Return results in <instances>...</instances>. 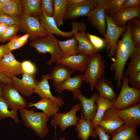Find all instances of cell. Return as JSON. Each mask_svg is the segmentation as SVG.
Instances as JSON below:
<instances>
[{"label":"cell","mask_w":140,"mask_h":140,"mask_svg":"<svg viewBox=\"0 0 140 140\" xmlns=\"http://www.w3.org/2000/svg\"><path fill=\"white\" fill-rule=\"evenodd\" d=\"M81 109V103H78L66 113H57L54 114L50 121L51 125L55 128L58 125L62 131H64L69 126H76L80 118L76 116V113Z\"/></svg>","instance_id":"obj_8"},{"label":"cell","mask_w":140,"mask_h":140,"mask_svg":"<svg viewBox=\"0 0 140 140\" xmlns=\"http://www.w3.org/2000/svg\"><path fill=\"white\" fill-rule=\"evenodd\" d=\"M10 0H0V2L3 5L9 2Z\"/></svg>","instance_id":"obj_51"},{"label":"cell","mask_w":140,"mask_h":140,"mask_svg":"<svg viewBox=\"0 0 140 140\" xmlns=\"http://www.w3.org/2000/svg\"><path fill=\"white\" fill-rule=\"evenodd\" d=\"M124 123L117 113V110L111 107L106 111L99 126L106 133L111 135Z\"/></svg>","instance_id":"obj_12"},{"label":"cell","mask_w":140,"mask_h":140,"mask_svg":"<svg viewBox=\"0 0 140 140\" xmlns=\"http://www.w3.org/2000/svg\"><path fill=\"white\" fill-rule=\"evenodd\" d=\"M12 85L22 95L28 97L34 93L35 87L38 83L35 75L22 74V78L19 79L16 76L12 78Z\"/></svg>","instance_id":"obj_14"},{"label":"cell","mask_w":140,"mask_h":140,"mask_svg":"<svg viewBox=\"0 0 140 140\" xmlns=\"http://www.w3.org/2000/svg\"><path fill=\"white\" fill-rule=\"evenodd\" d=\"M5 84L4 83L0 81V96L3 95Z\"/></svg>","instance_id":"obj_50"},{"label":"cell","mask_w":140,"mask_h":140,"mask_svg":"<svg viewBox=\"0 0 140 140\" xmlns=\"http://www.w3.org/2000/svg\"><path fill=\"white\" fill-rule=\"evenodd\" d=\"M21 64L11 52L0 61V74L10 78L22 74Z\"/></svg>","instance_id":"obj_15"},{"label":"cell","mask_w":140,"mask_h":140,"mask_svg":"<svg viewBox=\"0 0 140 140\" xmlns=\"http://www.w3.org/2000/svg\"><path fill=\"white\" fill-rule=\"evenodd\" d=\"M71 24L73 31L72 37L78 43L77 53H82L89 56L98 53L99 51L93 45L86 32V26L83 22L72 21Z\"/></svg>","instance_id":"obj_4"},{"label":"cell","mask_w":140,"mask_h":140,"mask_svg":"<svg viewBox=\"0 0 140 140\" xmlns=\"http://www.w3.org/2000/svg\"><path fill=\"white\" fill-rule=\"evenodd\" d=\"M53 17L58 27L64 25V19L67 8V0H53Z\"/></svg>","instance_id":"obj_29"},{"label":"cell","mask_w":140,"mask_h":140,"mask_svg":"<svg viewBox=\"0 0 140 140\" xmlns=\"http://www.w3.org/2000/svg\"><path fill=\"white\" fill-rule=\"evenodd\" d=\"M96 103L97 106V111L94 119L91 121L94 129L99 126L100 122L106 110L112 107L113 105V102L99 96L97 98Z\"/></svg>","instance_id":"obj_28"},{"label":"cell","mask_w":140,"mask_h":140,"mask_svg":"<svg viewBox=\"0 0 140 140\" xmlns=\"http://www.w3.org/2000/svg\"><path fill=\"white\" fill-rule=\"evenodd\" d=\"M24 13L38 17L41 14V0H21Z\"/></svg>","instance_id":"obj_32"},{"label":"cell","mask_w":140,"mask_h":140,"mask_svg":"<svg viewBox=\"0 0 140 140\" xmlns=\"http://www.w3.org/2000/svg\"><path fill=\"white\" fill-rule=\"evenodd\" d=\"M106 66L104 59L101 54L97 53L90 56L84 72V81L90 85L92 91L94 89L96 80L103 75Z\"/></svg>","instance_id":"obj_6"},{"label":"cell","mask_w":140,"mask_h":140,"mask_svg":"<svg viewBox=\"0 0 140 140\" xmlns=\"http://www.w3.org/2000/svg\"><path fill=\"white\" fill-rule=\"evenodd\" d=\"M4 97L0 96V120L9 117L13 120L17 124H19V122L18 115V110H10Z\"/></svg>","instance_id":"obj_33"},{"label":"cell","mask_w":140,"mask_h":140,"mask_svg":"<svg viewBox=\"0 0 140 140\" xmlns=\"http://www.w3.org/2000/svg\"><path fill=\"white\" fill-rule=\"evenodd\" d=\"M38 18L25 13L22 17L20 30L28 34L31 40L44 37L48 34L41 25Z\"/></svg>","instance_id":"obj_9"},{"label":"cell","mask_w":140,"mask_h":140,"mask_svg":"<svg viewBox=\"0 0 140 140\" xmlns=\"http://www.w3.org/2000/svg\"><path fill=\"white\" fill-rule=\"evenodd\" d=\"M40 24L48 33L55 34L59 37L71 38L73 31L63 32L59 29L53 17L41 14L38 17Z\"/></svg>","instance_id":"obj_23"},{"label":"cell","mask_w":140,"mask_h":140,"mask_svg":"<svg viewBox=\"0 0 140 140\" xmlns=\"http://www.w3.org/2000/svg\"><path fill=\"white\" fill-rule=\"evenodd\" d=\"M96 1L97 6L87 16L89 23L104 37L107 30L105 10L107 0Z\"/></svg>","instance_id":"obj_10"},{"label":"cell","mask_w":140,"mask_h":140,"mask_svg":"<svg viewBox=\"0 0 140 140\" xmlns=\"http://www.w3.org/2000/svg\"><path fill=\"white\" fill-rule=\"evenodd\" d=\"M97 6L96 0H87L86 2L78 5H67L64 20L73 19L82 16H87Z\"/></svg>","instance_id":"obj_16"},{"label":"cell","mask_w":140,"mask_h":140,"mask_svg":"<svg viewBox=\"0 0 140 140\" xmlns=\"http://www.w3.org/2000/svg\"><path fill=\"white\" fill-rule=\"evenodd\" d=\"M105 17L107 30L104 37L106 42V49L109 53V57H112L114 56L116 44L118 38L126 30L127 24V26L123 27L118 26L106 11Z\"/></svg>","instance_id":"obj_7"},{"label":"cell","mask_w":140,"mask_h":140,"mask_svg":"<svg viewBox=\"0 0 140 140\" xmlns=\"http://www.w3.org/2000/svg\"><path fill=\"white\" fill-rule=\"evenodd\" d=\"M72 97L79 100L81 105V113L84 118L92 121L94 119L97 109V106L95 104L96 101L99 96L97 93L92 94L90 98L85 96L80 89L72 93Z\"/></svg>","instance_id":"obj_11"},{"label":"cell","mask_w":140,"mask_h":140,"mask_svg":"<svg viewBox=\"0 0 140 140\" xmlns=\"http://www.w3.org/2000/svg\"><path fill=\"white\" fill-rule=\"evenodd\" d=\"M98 92L99 96L113 102L117 97V93L114 90V85L110 80L103 75L95 81L94 88Z\"/></svg>","instance_id":"obj_19"},{"label":"cell","mask_w":140,"mask_h":140,"mask_svg":"<svg viewBox=\"0 0 140 140\" xmlns=\"http://www.w3.org/2000/svg\"><path fill=\"white\" fill-rule=\"evenodd\" d=\"M3 5L0 2V13L2 12Z\"/></svg>","instance_id":"obj_52"},{"label":"cell","mask_w":140,"mask_h":140,"mask_svg":"<svg viewBox=\"0 0 140 140\" xmlns=\"http://www.w3.org/2000/svg\"><path fill=\"white\" fill-rule=\"evenodd\" d=\"M83 74H78L72 77L68 78L59 85L55 87L56 91L59 93L65 90L71 91L72 93L79 90L84 80Z\"/></svg>","instance_id":"obj_25"},{"label":"cell","mask_w":140,"mask_h":140,"mask_svg":"<svg viewBox=\"0 0 140 140\" xmlns=\"http://www.w3.org/2000/svg\"><path fill=\"white\" fill-rule=\"evenodd\" d=\"M35 109L23 108L19 109V112L26 127L33 130L38 136L43 138L49 133L46 124L50 116L43 112H35Z\"/></svg>","instance_id":"obj_2"},{"label":"cell","mask_w":140,"mask_h":140,"mask_svg":"<svg viewBox=\"0 0 140 140\" xmlns=\"http://www.w3.org/2000/svg\"><path fill=\"white\" fill-rule=\"evenodd\" d=\"M60 140H66V138L65 137H62L60 138Z\"/></svg>","instance_id":"obj_53"},{"label":"cell","mask_w":140,"mask_h":140,"mask_svg":"<svg viewBox=\"0 0 140 140\" xmlns=\"http://www.w3.org/2000/svg\"><path fill=\"white\" fill-rule=\"evenodd\" d=\"M74 71L60 63L57 64L52 68L50 73L47 74L48 79L52 81L55 87L59 85L70 76Z\"/></svg>","instance_id":"obj_22"},{"label":"cell","mask_w":140,"mask_h":140,"mask_svg":"<svg viewBox=\"0 0 140 140\" xmlns=\"http://www.w3.org/2000/svg\"><path fill=\"white\" fill-rule=\"evenodd\" d=\"M3 96L10 110H18L27 106L26 100L11 84H5Z\"/></svg>","instance_id":"obj_13"},{"label":"cell","mask_w":140,"mask_h":140,"mask_svg":"<svg viewBox=\"0 0 140 140\" xmlns=\"http://www.w3.org/2000/svg\"><path fill=\"white\" fill-rule=\"evenodd\" d=\"M128 82L130 87L140 90V71L134 74L128 76Z\"/></svg>","instance_id":"obj_43"},{"label":"cell","mask_w":140,"mask_h":140,"mask_svg":"<svg viewBox=\"0 0 140 140\" xmlns=\"http://www.w3.org/2000/svg\"><path fill=\"white\" fill-rule=\"evenodd\" d=\"M87 0H67L68 5L73 6L83 3Z\"/></svg>","instance_id":"obj_48"},{"label":"cell","mask_w":140,"mask_h":140,"mask_svg":"<svg viewBox=\"0 0 140 140\" xmlns=\"http://www.w3.org/2000/svg\"><path fill=\"white\" fill-rule=\"evenodd\" d=\"M126 0H107L105 11L109 16L115 13L121 9Z\"/></svg>","instance_id":"obj_37"},{"label":"cell","mask_w":140,"mask_h":140,"mask_svg":"<svg viewBox=\"0 0 140 140\" xmlns=\"http://www.w3.org/2000/svg\"><path fill=\"white\" fill-rule=\"evenodd\" d=\"M48 80L47 74L42 75L41 80L35 87L34 92L41 98H48L52 100L59 107H61L64 104V101L61 97H55L52 94Z\"/></svg>","instance_id":"obj_21"},{"label":"cell","mask_w":140,"mask_h":140,"mask_svg":"<svg viewBox=\"0 0 140 140\" xmlns=\"http://www.w3.org/2000/svg\"><path fill=\"white\" fill-rule=\"evenodd\" d=\"M140 6V0H126L121 9Z\"/></svg>","instance_id":"obj_45"},{"label":"cell","mask_w":140,"mask_h":140,"mask_svg":"<svg viewBox=\"0 0 140 140\" xmlns=\"http://www.w3.org/2000/svg\"><path fill=\"white\" fill-rule=\"evenodd\" d=\"M130 57L131 60L125 71V75H132L140 71V53L134 51Z\"/></svg>","instance_id":"obj_34"},{"label":"cell","mask_w":140,"mask_h":140,"mask_svg":"<svg viewBox=\"0 0 140 140\" xmlns=\"http://www.w3.org/2000/svg\"><path fill=\"white\" fill-rule=\"evenodd\" d=\"M41 14L53 17L54 13V2L53 0H41Z\"/></svg>","instance_id":"obj_40"},{"label":"cell","mask_w":140,"mask_h":140,"mask_svg":"<svg viewBox=\"0 0 140 140\" xmlns=\"http://www.w3.org/2000/svg\"><path fill=\"white\" fill-rule=\"evenodd\" d=\"M59 46L62 51L61 58H66L77 54V41L74 37L64 41L58 40Z\"/></svg>","instance_id":"obj_30"},{"label":"cell","mask_w":140,"mask_h":140,"mask_svg":"<svg viewBox=\"0 0 140 140\" xmlns=\"http://www.w3.org/2000/svg\"><path fill=\"white\" fill-rule=\"evenodd\" d=\"M94 131L100 140H109L111 136L109 134H106L100 127L98 126L95 128Z\"/></svg>","instance_id":"obj_44"},{"label":"cell","mask_w":140,"mask_h":140,"mask_svg":"<svg viewBox=\"0 0 140 140\" xmlns=\"http://www.w3.org/2000/svg\"><path fill=\"white\" fill-rule=\"evenodd\" d=\"M91 42L94 46L98 51L106 47V42L104 39L87 32Z\"/></svg>","instance_id":"obj_41"},{"label":"cell","mask_w":140,"mask_h":140,"mask_svg":"<svg viewBox=\"0 0 140 140\" xmlns=\"http://www.w3.org/2000/svg\"><path fill=\"white\" fill-rule=\"evenodd\" d=\"M8 25L3 23H0V38L4 33Z\"/></svg>","instance_id":"obj_49"},{"label":"cell","mask_w":140,"mask_h":140,"mask_svg":"<svg viewBox=\"0 0 140 140\" xmlns=\"http://www.w3.org/2000/svg\"><path fill=\"white\" fill-rule=\"evenodd\" d=\"M20 26L15 25H8L5 32L0 38V43H4L10 40L20 30Z\"/></svg>","instance_id":"obj_38"},{"label":"cell","mask_w":140,"mask_h":140,"mask_svg":"<svg viewBox=\"0 0 140 140\" xmlns=\"http://www.w3.org/2000/svg\"><path fill=\"white\" fill-rule=\"evenodd\" d=\"M29 37V36L27 34L23 35L16 34L6 44L7 46L11 51L18 49L27 43Z\"/></svg>","instance_id":"obj_35"},{"label":"cell","mask_w":140,"mask_h":140,"mask_svg":"<svg viewBox=\"0 0 140 140\" xmlns=\"http://www.w3.org/2000/svg\"><path fill=\"white\" fill-rule=\"evenodd\" d=\"M21 66L23 73L35 75L36 72L35 65L29 60H25L22 62Z\"/></svg>","instance_id":"obj_42"},{"label":"cell","mask_w":140,"mask_h":140,"mask_svg":"<svg viewBox=\"0 0 140 140\" xmlns=\"http://www.w3.org/2000/svg\"><path fill=\"white\" fill-rule=\"evenodd\" d=\"M90 56L82 53H79L66 58L59 60L57 64L64 65L74 71L84 72Z\"/></svg>","instance_id":"obj_20"},{"label":"cell","mask_w":140,"mask_h":140,"mask_svg":"<svg viewBox=\"0 0 140 140\" xmlns=\"http://www.w3.org/2000/svg\"><path fill=\"white\" fill-rule=\"evenodd\" d=\"M11 52L6 44L0 46V61Z\"/></svg>","instance_id":"obj_46"},{"label":"cell","mask_w":140,"mask_h":140,"mask_svg":"<svg viewBox=\"0 0 140 140\" xmlns=\"http://www.w3.org/2000/svg\"><path fill=\"white\" fill-rule=\"evenodd\" d=\"M27 106L29 108L34 107L36 109L42 110L43 113L50 117L58 113L59 109V107L53 101L45 98H41L36 103L30 102Z\"/></svg>","instance_id":"obj_27"},{"label":"cell","mask_w":140,"mask_h":140,"mask_svg":"<svg viewBox=\"0 0 140 140\" xmlns=\"http://www.w3.org/2000/svg\"><path fill=\"white\" fill-rule=\"evenodd\" d=\"M2 12L13 17H22L24 12L21 0H10L3 5Z\"/></svg>","instance_id":"obj_31"},{"label":"cell","mask_w":140,"mask_h":140,"mask_svg":"<svg viewBox=\"0 0 140 140\" xmlns=\"http://www.w3.org/2000/svg\"><path fill=\"white\" fill-rule=\"evenodd\" d=\"M127 27L122 35V40H118L116 44L114 56L115 58L110 65V71H115L114 75L117 81L116 86L119 88L123 76L125 64L135 50V47L131 34V26L129 21L127 23Z\"/></svg>","instance_id":"obj_1"},{"label":"cell","mask_w":140,"mask_h":140,"mask_svg":"<svg viewBox=\"0 0 140 140\" xmlns=\"http://www.w3.org/2000/svg\"><path fill=\"white\" fill-rule=\"evenodd\" d=\"M22 22V17H13L4 13H0V23L8 25H15L20 26Z\"/></svg>","instance_id":"obj_39"},{"label":"cell","mask_w":140,"mask_h":140,"mask_svg":"<svg viewBox=\"0 0 140 140\" xmlns=\"http://www.w3.org/2000/svg\"><path fill=\"white\" fill-rule=\"evenodd\" d=\"M128 76L123 75L121 91L113 102L112 107L117 110L125 109L140 102V90L134 89L129 86L128 82Z\"/></svg>","instance_id":"obj_5"},{"label":"cell","mask_w":140,"mask_h":140,"mask_svg":"<svg viewBox=\"0 0 140 140\" xmlns=\"http://www.w3.org/2000/svg\"><path fill=\"white\" fill-rule=\"evenodd\" d=\"M111 140H139L136 128L124 124L111 134Z\"/></svg>","instance_id":"obj_26"},{"label":"cell","mask_w":140,"mask_h":140,"mask_svg":"<svg viewBox=\"0 0 140 140\" xmlns=\"http://www.w3.org/2000/svg\"><path fill=\"white\" fill-rule=\"evenodd\" d=\"M117 113L125 124L137 128L140 125V102Z\"/></svg>","instance_id":"obj_17"},{"label":"cell","mask_w":140,"mask_h":140,"mask_svg":"<svg viewBox=\"0 0 140 140\" xmlns=\"http://www.w3.org/2000/svg\"><path fill=\"white\" fill-rule=\"evenodd\" d=\"M75 130L78 132V138L81 140H88L90 137L96 139L98 136L93 128L91 121L85 119L82 114L76 126Z\"/></svg>","instance_id":"obj_24"},{"label":"cell","mask_w":140,"mask_h":140,"mask_svg":"<svg viewBox=\"0 0 140 140\" xmlns=\"http://www.w3.org/2000/svg\"><path fill=\"white\" fill-rule=\"evenodd\" d=\"M58 40L53 34L48 33L44 37L31 40L29 45L39 53H50L51 58L46 62L47 65L50 66L57 64L58 60L62 58V52L59 46Z\"/></svg>","instance_id":"obj_3"},{"label":"cell","mask_w":140,"mask_h":140,"mask_svg":"<svg viewBox=\"0 0 140 140\" xmlns=\"http://www.w3.org/2000/svg\"><path fill=\"white\" fill-rule=\"evenodd\" d=\"M131 26V34L135 48L140 47V22L136 18L130 20Z\"/></svg>","instance_id":"obj_36"},{"label":"cell","mask_w":140,"mask_h":140,"mask_svg":"<svg viewBox=\"0 0 140 140\" xmlns=\"http://www.w3.org/2000/svg\"><path fill=\"white\" fill-rule=\"evenodd\" d=\"M118 26L122 27L127 25V22L136 18H140V6L123 9L110 16Z\"/></svg>","instance_id":"obj_18"},{"label":"cell","mask_w":140,"mask_h":140,"mask_svg":"<svg viewBox=\"0 0 140 140\" xmlns=\"http://www.w3.org/2000/svg\"><path fill=\"white\" fill-rule=\"evenodd\" d=\"M0 81L4 83L5 84H12V80L11 78L7 77L0 74Z\"/></svg>","instance_id":"obj_47"}]
</instances>
